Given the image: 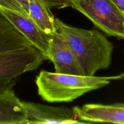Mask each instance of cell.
Here are the masks:
<instances>
[{"instance_id":"cell-1","label":"cell","mask_w":124,"mask_h":124,"mask_svg":"<svg viewBox=\"0 0 124 124\" xmlns=\"http://www.w3.org/2000/svg\"><path fill=\"white\" fill-rule=\"evenodd\" d=\"M55 27L75 53L84 76H94L110 67L113 45L98 30L71 26L58 18H55Z\"/></svg>"},{"instance_id":"cell-2","label":"cell","mask_w":124,"mask_h":124,"mask_svg":"<svg viewBox=\"0 0 124 124\" xmlns=\"http://www.w3.org/2000/svg\"><path fill=\"white\" fill-rule=\"evenodd\" d=\"M108 77L87 76L42 70L36 76L38 93L50 103L69 102L94 90L108 85Z\"/></svg>"},{"instance_id":"cell-3","label":"cell","mask_w":124,"mask_h":124,"mask_svg":"<svg viewBox=\"0 0 124 124\" xmlns=\"http://www.w3.org/2000/svg\"><path fill=\"white\" fill-rule=\"evenodd\" d=\"M29 39L0 12V79L13 81L29 71Z\"/></svg>"},{"instance_id":"cell-4","label":"cell","mask_w":124,"mask_h":124,"mask_svg":"<svg viewBox=\"0 0 124 124\" xmlns=\"http://www.w3.org/2000/svg\"><path fill=\"white\" fill-rule=\"evenodd\" d=\"M70 7L108 35L124 39V15L112 0H72Z\"/></svg>"},{"instance_id":"cell-5","label":"cell","mask_w":124,"mask_h":124,"mask_svg":"<svg viewBox=\"0 0 124 124\" xmlns=\"http://www.w3.org/2000/svg\"><path fill=\"white\" fill-rule=\"evenodd\" d=\"M27 112L28 124L84 123L78 116L75 108L57 107L29 102H23Z\"/></svg>"},{"instance_id":"cell-6","label":"cell","mask_w":124,"mask_h":124,"mask_svg":"<svg viewBox=\"0 0 124 124\" xmlns=\"http://www.w3.org/2000/svg\"><path fill=\"white\" fill-rule=\"evenodd\" d=\"M48 58L54 65L56 73L84 76L74 52L56 31L51 39Z\"/></svg>"},{"instance_id":"cell-7","label":"cell","mask_w":124,"mask_h":124,"mask_svg":"<svg viewBox=\"0 0 124 124\" xmlns=\"http://www.w3.org/2000/svg\"><path fill=\"white\" fill-rule=\"evenodd\" d=\"M0 12L48 59V48L52 35L46 33L29 16L8 10H0Z\"/></svg>"},{"instance_id":"cell-8","label":"cell","mask_w":124,"mask_h":124,"mask_svg":"<svg viewBox=\"0 0 124 124\" xmlns=\"http://www.w3.org/2000/svg\"><path fill=\"white\" fill-rule=\"evenodd\" d=\"M79 119L84 123L106 122L124 124V103L87 104L74 107Z\"/></svg>"},{"instance_id":"cell-9","label":"cell","mask_w":124,"mask_h":124,"mask_svg":"<svg viewBox=\"0 0 124 124\" xmlns=\"http://www.w3.org/2000/svg\"><path fill=\"white\" fill-rule=\"evenodd\" d=\"M0 124H28L23 102L12 88L0 92Z\"/></svg>"},{"instance_id":"cell-10","label":"cell","mask_w":124,"mask_h":124,"mask_svg":"<svg viewBox=\"0 0 124 124\" xmlns=\"http://www.w3.org/2000/svg\"><path fill=\"white\" fill-rule=\"evenodd\" d=\"M29 16L46 33L53 35L56 32L55 18L50 8L42 0H29Z\"/></svg>"},{"instance_id":"cell-11","label":"cell","mask_w":124,"mask_h":124,"mask_svg":"<svg viewBox=\"0 0 124 124\" xmlns=\"http://www.w3.org/2000/svg\"><path fill=\"white\" fill-rule=\"evenodd\" d=\"M0 10H8L29 16L16 0H0Z\"/></svg>"},{"instance_id":"cell-12","label":"cell","mask_w":124,"mask_h":124,"mask_svg":"<svg viewBox=\"0 0 124 124\" xmlns=\"http://www.w3.org/2000/svg\"><path fill=\"white\" fill-rule=\"evenodd\" d=\"M47 7L52 8H63L70 7L72 0H42Z\"/></svg>"},{"instance_id":"cell-13","label":"cell","mask_w":124,"mask_h":124,"mask_svg":"<svg viewBox=\"0 0 124 124\" xmlns=\"http://www.w3.org/2000/svg\"><path fill=\"white\" fill-rule=\"evenodd\" d=\"M14 84V82H9L5 80L0 79V92L13 88Z\"/></svg>"},{"instance_id":"cell-14","label":"cell","mask_w":124,"mask_h":124,"mask_svg":"<svg viewBox=\"0 0 124 124\" xmlns=\"http://www.w3.org/2000/svg\"><path fill=\"white\" fill-rule=\"evenodd\" d=\"M21 6L27 14L29 16V0H16Z\"/></svg>"},{"instance_id":"cell-15","label":"cell","mask_w":124,"mask_h":124,"mask_svg":"<svg viewBox=\"0 0 124 124\" xmlns=\"http://www.w3.org/2000/svg\"><path fill=\"white\" fill-rule=\"evenodd\" d=\"M124 15V0H112Z\"/></svg>"},{"instance_id":"cell-16","label":"cell","mask_w":124,"mask_h":124,"mask_svg":"<svg viewBox=\"0 0 124 124\" xmlns=\"http://www.w3.org/2000/svg\"><path fill=\"white\" fill-rule=\"evenodd\" d=\"M108 78L110 81L111 80H124V73H122L117 76H109Z\"/></svg>"}]
</instances>
